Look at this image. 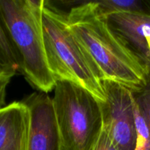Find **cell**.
<instances>
[{
  "label": "cell",
  "instance_id": "cell-1",
  "mask_svg": "<svg viewBox=\"0 0 150 150\" xmlns=\"http://www.w3.org/2000/svg\"><path fill=\"white\" fill-rule=\"evenodd\" d=\"M72 32L83 48L100 81L110 80L132 92L143 89L150 71L136 60L96 14L91 1L72 7L67 13Z\"/></svg>",
  "mask_w": 150,
  "mask_h": 150
},
{
  "label": "cell",
  "instance_id": "cell-2",
  "mask_svg": "<svg viewBox=\"0 0 150 150\" xmlns=\"http://www.w3.org/2000/svg\"><path fill=\"white\" fill-rule=\"evenodd\" d=\"M44 0H0V18L32 86L48 93L56 86L47 62L42 32Z\"/></svg>",
  "mask_w": 150,
  "mask_h": 150
},
{
  "label": "cell",
  "instance_id": "cell-3",
  "mask_svg": "<svg viewBox=\"0 0 150 150\" xmlns=\"http://www.w3.org/2000/svg\"><path fill=\"white\" fill-rule=\"evenodd\" d=\"M42 32L47 62L56 81H69L84 88L99 102L105 101L100 81L87 54L73 33L67 13L44 1Z\"/></svg>",
  "mask_w": 150,
  "mask_h": 150
},
{
  "label": "cell",
  "instance_id": "cell-4",
  "mask_svg": "<svg viewBox=\"0 0 150 150\" xmlns=\"http://www.w3.org/2000/svg\"><path fill=\"white\" fill-rule=\"evenodd\" d=\"M53 97L62 150H91L103 130L100 102L84 88L57 81Z\"/></svg>",
  "mask_w": 150,
  "mask_h": 150
},
{
  "label": "cell",
  "instance_id": "cell-5",
  "mask_svg": "<svg viewBox=\"0 0 150 150\" xmlns=\"http://www.w3.org/2000/svg\"><path fill=\"white\" fill-rule=\"evenodd\" d=\"M105 101L100 102L103 128L118 150H135L136 127L131 90L110 80L100 81Z\"/></svg>",
  "mask_w": 150,
  "mask_h": 150
},
{
  "label": "cell",
  "instance_id": "cell-6",
  "mask_svg": "<svg viewBox=\"0 0 150 150\" xmlns=\"http://www.w3.org/2000/svg\"><path fill=\"white\" fill-rule=\"evenodd\" d=\"M23 102L30 114L27 150H62V139L52 98L35 92Z\"/></svg>",
  "mask_w": 150,
  "mask_h": 150
},
{
  "label": "cell",
  "instance_id": "cell-7",
  "mask_svg": "<svg viewBox=\"0 0 150 150\" xmlns=\"http://www.w3.org/2000/svg\"><path fill=\"white\" fill-rule=\"evenodd\" d=\"M29 122V108L23 101L0 108V150H27Z\"/></svg>",
  "mask_w": 150,
  "mask_h": 150
},
{
  "label": "cell",
  "instance_id": "cell-8",
  "mask_svg": "<svg viewBox=\"0 0 150 150\" xmlns=\"http://www.w3.org/2000/svg\"><path fill=\"white\" fill-rule=\"evenodd\" d=\"M91 2L96 14L101 17L116 13L150 15V1L142 0H103Z\"/></svg>",
  "mask_w": 150,
  "mask_h": 150
},
{
  "label": "cell",
  "instance_id": "cell-9",
  "mask_svg": "<svg viewBox=\"0 0 150 150\" xmlns=\"http://www.w3.org/2000/svg\"><path fill=\"white\" fill-rule=\"evenodd\" d=\"M0 65L16 75L20 72V64L16 51L0 18Z\"/></svg>",
  "mask_w": 150,
  "mask_h": 150
},
{
  "label": "cell",
  "instance_id": "cell-10",
  "mask_svg": "<svg viewBox=\"0 0 150 150\" xmlns=\"http://www.w3.org/2000/svg\"><path fill=\"white\" fill-rule=\"evenodd\" d=\"M132 94L150 130V77L147 84L143 89L132 92Z\"/></svg>",
  "mask_w": 150,
  "mask_h": 150
},
{
  "label": "cell",
  "instance_id": "cell-11",
  "mask_svg": "<svg viewBox=\"0 0 150 150\" xmlns=\"http://www.w3.org/2000/svg\"><path fill=\"white\" fill-rule=\"evenodd\" d=\"M91 150H118L111 141V138L103 128L100 135Z\"/></svg>",
  "mask_w": 150,
  "mask_h": 150
},
{
  "label": "cell",
  "instance_id": "cell-12",
  "mask_svg": "<svg viewBox=\"0 0 150 150\" xmlns=\"http://www.w3.org/2000/svg\"><path fill=\"white\" fill-rule=\"evenodd\" d=\"M11 78L8 76H0V108L5 106L6 89L10 83Z\"/></svg>",
  "mask_w": 150,
  "mask_h": 150
},
{
  "label": "cell",
  "instance_id": "cell-13",
  "mask_svg": "<svg viewBox=\"0 0 150 150\" xmlns=\"http://www.w3.org/2000/svg\"><path fill=\"white\" fill-rule=\"evenodd\" d=\"M0 76H8V77L12 78L13 76H14L15 75H13V73H11L10 72H9L8 70H7L6 69H4V67H1V66L0 65Z\"/></svg>",
  "mask_w": 150,
  "mask_h": 150
}]
</instances>
